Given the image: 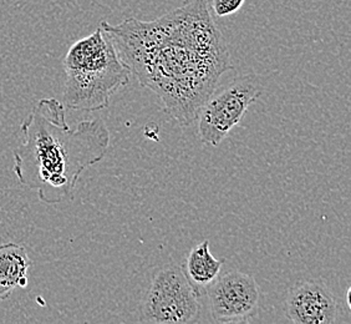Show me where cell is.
<instances>
[{"label": "cell", "mask_w": 351, "mask_h": 324, "mask_svg": "<svg viewBox=\"0 0 351 324\" xmlns=\"http://www.w3.org/2000/svg\"><path fill=\"white\" fill-rule=\"evenodd\" d=\"M32 264L33 261L24 246L0 244V301L7 299L18 288H27V272Z\"/></svg>", "instance_id": "cell-8"}, {"label": "cell", "mask_w": 351, "mask_h": 324, "mask_svg": "<svg viewBox=\"0 0 351 324\" xmlns=\"http://www.w3.org/2000/svg\"><path fill=\"white\" fill-rule=\"evenodd\" d=\"M346 307H348V310L351 308L350 288H348V290H346Z\"/></svg>", "instance_id": "cell-11"}, {"label": "cell", "mask_w": 351, "mask_h": 324, "mask_svg": "<svg viewBox=\"0 0 351 324\" xmlns=\"http://www.w3.org/2000/svg\"><path fill=\"white\" fill-rule=\"evenodd\" d=\"M100 27L140 85L154 91L182 126L197 121L222 75L233 69L206 0L189 1L155 21L128 18Z\"/></svg>", "instance_id": "cell-1"}, {"label": "cell", "mask_w": 351, "mask_h": 324, "mask_svg": "<svg viewBox=\"0 0 351 324\" xmlns=\"http://www.w3.org/2000/svg\"><path fill=\"white\" fill-rule=\"evenodd\" d=\"M223 264L224 259H217L210 253V242L206 240L189 252L184 272L197 288L207 287L221 275Z\"/></svg>", "instance_id": "cell-9"}, {"label": "cell", "mask_w": 351, "mask_h": 324, "mask_svg": "<svg viewBox=\"0 0 351 324\" xmlns=\"http://www.w3.org/2000/svg\"><path fill=\"white\" fill-rule=\"evenodd\" d=\"M201 316L199 290L184 268L167 264L157 270L140 307L142 323H196Z\"/></svg>", "instance_id": "cell-4"}, {"label": "cell", "mask_w": 351, "mask_h": 324, "mask_svg": "<svg viewBox=\"0 0 351 324\" xmlns=\"http://www.w3.org/2000/svg\"><path fill=\"white\" fill-rule=\"evenodd\" d=\"M206 1L210 12L219 18L236 14L245 3V0H206Z\"/></svg>", "instance_id": "cell-10"}, {"label": "cell", "mask_w": 351, "mask_h": 324, "mask_svg": "<svg viewBox=\"0 0 351 324\" xmlns=\"http://www.w3.org/2000/svg\"><path fill=\"white\" fill-rule=\"evenodd\" d=\"M62 65L66 75L64 106L84 113L108 108L112 96L129 84L132 75L101 27L75 41Z\"/></svg>", "instance_id": "cell-3"}, {"label": "cell", "mask_w": 351, "mask_h": 324, "mask_svg": "<svg viewBox=\"0 0 351 324\" xmlns=\"http://www.w3.org/2000/svg\"><path fill=\"white\" fill-rule=\"evenodd\" d=\"M210 316L219 323H242L256 317L261 290L256 279L238 270L227 272L206 287Z\"/></svg>", "instance_id": "cell-6"}, {"label": "cell", "mask_w": 351, "mask_h": 324, "mask_svg": "<svg viewBox=\"0 0 351 324\" xmlns=\"http://www.w3.org/2000/svg\"><path fill=\"white\" fill-rule=\"evenodd\" d=\"M262 89L252 78H243L230 84L221 93L204 102L197 117L201 141L218 146L230 131L242 121L247 110L257 102Z\"/></svg>", "instance_id": "cell-5"}, {"label": "cell", "mask_w": 351, "mask_h": 324, "mask_svg": "<svg viewBox=\"0 0 351 324\" xmlns=\"http://www.w3.org/2000/svg\"><path fill=\"white\" fill-rule=\"evenodd\" d=\"M285 316L297 324L335 323L338 305L328 284L308 279L294 284L288 292Z\"/></svg>", "instance_id": "cell-7"}, {"label": "cell", "mask_w": 351, "mask_h": 324, "mask_svg": "<svg viewBox=\"0 0 351 324\" xmlns=\"http://www.w3.org/2000/svg\"><path fill=\"white\" fill-rule=\"evenodd\" d=\"M21 131L24 140L14 151V174L47 205L71 200L82 172L101 161L111 140L100 119L71 128L64 104L54 97L41 99Z\"/></svg>", "instance_id": "cell-2"}]
</instances>
